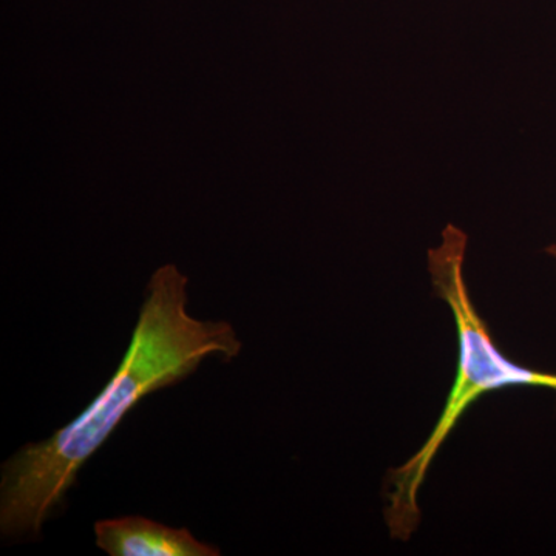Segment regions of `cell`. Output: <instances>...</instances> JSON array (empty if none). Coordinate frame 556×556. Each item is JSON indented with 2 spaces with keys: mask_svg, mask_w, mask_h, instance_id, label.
<instances>
[{
  "mask_svg": "<svg viewBox=\"0 0 556 556\" xmlns=\"http://www.w3.org/2000/svg\"><path fill=\"white\" fill-rule=\"evenodd\" d=\"M546 252L548 255H552V257L556 258V244H552V247H548L546 249Z\"/></svg>",
  "mask_w": 556,
  "mask_h": 556,
  "instance_id": "cell-4",
  "label": "cell"
},
{
  "mask_svg": "<svg viewBox=\"0 0 556 556\" xmlns=\"http://www.w3.org/2000/svg\"><path fill=\"white\" fill-rule=\"evenodd\" d=\"M186 287L188 278L174 265L156 270L130 345L104 390L68 426L47 441L25 445L3 464V536H39L84 464L148 394L188 378L207 357L232 361L239 356L243 343L232 325L190 316Z\"/></svg>",
  "mask_w": 556,
  "mask_h": 556,
  "instance_id": "cell-1",
  "label": "cell"
},
{
  "mask_svg": "<svg viewBox=\"0 0 556 556\" xmlns=\"http://www.w3.org/2000/svg\"><path fill=\"white\" fill-rule=\"evenodd\" d=\"M467 243V233L448 225L442 232V243L428 251V273L434 294L447 303L455 317L459 362L444 412L426 444L407 463L393 468L387 479L386 519L394 540L407 541L415 532L420 519L417 493L426 481L428 468L460 417L478 399L506 387H544L556 391V375L522 367L497 350L468 294L464 277Z\"/></svg>",
  "mask_w": 556,
  "mask_h": 556,
  "instance_id": "cell-2",
  "label": "cell"
},
{
  "mask_svg": "<svg viewBox=\"0 0 556 556\" xmlns=\"http://www.w3.org/2000/svg\"><path fill=\"white\" fill-rule=\"evenodd\" d=\"M97 546L110 556H218V547L201 543L186 527L160 525L142 517L104 519L94 525Z\"/></svg>",
  "mask_w": 556,
  "mask_h": 556,
  "instance_id": "cell-3",
  "label": "cell"
}]
</instances>
